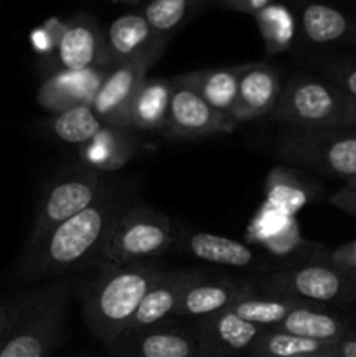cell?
<instances>
[{"instance_id":"6da1fadb","label":"cell","mask_w":356,"mask_h":357,"mask_svg":"<svg viewBox=\"0 0 356 357\" xmlns=\"http://www.w3.org/2000/svg\"><path fill=\"white\" fill-rule=\"evenodd\" d=\"M129 206L122 181L110 180L94 204L59 223L34 244V268L40 278L68 275L100 260V253L117 216Z\"/></svg>"},{"instance_id":"7a4b0ae2","label":"cell","mask_w":356,"mask_h":357,"mask_svg":"<svg viewBox=\"0 0 356 357\" xmlns=\"http://www.w3.org/2000/svg\"><path fill=\"white\" fill-rule=\"evenodd\" d=\"M98 264L100 272L82 288V309L91 335L107 347L128 328L166 267L156 260L129 265Z\"/></svg>"},{"instance_id":"3957f363","label":"cell","mask_w":356,"mask_h":357,"mask_svg":"<svg viewBox=\"0 0 356 357\" xmlns=\"http://www.w3.org/2000/svg\"><path fill=\"white\" fill-rule=\"evenodd\" d=\"M72 279L59 278L31 296L20 324L0 344V357H47L66 335Z\"/></svg>"},{"instance_id":"277c9868","label":"cell","mask_w":356,"mask_h":357,"mask_svg":"<svg viewBox=\"0 0 356 357\" xmlns=\"http://www.w3.org/2000/svg\"><path fill=\"white\" fill-rule=\"evenodd\" d=\"M269 119L306 129H341L356 126V103L335 84L297 75L281 87Z\"/></svg>"},{"instance_id":"5b68a950","label":"cell","mask_w":356,"mask_h":357,"mask_svg":"<svg viewBox=\"0 0 356 357\" xmlns=\"http://www.w3.org/2000/svg\"><path fill=\"white\" fill-rule=\"evenodd\" d=\"M175 237L166 215L143 204H129L112 225L98 261L129 265L156 260L170 250Z\"/></svg>"},{"instance_id":"8992f818","label":"cell","mask_w":356,"mask_h":357,"mask_svg":"<svg viewBox=\"0 0 356 357\" xmlns=\"http://www.w3.org/2000/svg\"><path fill=\"white\" fill-rule=\"evenodd\" d=\"M253 286L257 295L292 296L323 307L356 300V274L323 260L276 271L255 281Z\"/></svg>"},{"instance_id":"52a82bcc","label":"cell","mask_w":356,"mask_h":357,"mask_svg":"<svg viewBox=\"0 0 356 357\" xmlns=\"http://www.w3.org/2000/svg\"><path fill=\"white\" fill-rule=\"evenodd\" d=\"M276 153L321 174L356 178V135L339 129H286L278 136Z\"/></svg>"},{"instance_id":"ba28073f","label":"cell","mask_w":356,"mask_h":357,"mask_svg":"<svg viewBox=\"0 0 356 357\" xmlns=\"http://www.w3.org/2000/svg\"><path fill=\"white\" fill-rule=\"evenodd\" d=\"M110 178L103 171L75 166L59 174L42 195L31 243L37 244L59 223L79 215L100 199Z\"/></svg>"},{"instance_id":"9c48e42d","label":"cell","mask_w":356,"mask_h":357,"mask_svg":"<svg viewBox=\"0 0 356 357\" xmlns=\"http://www.w3.org/2000/svg\"><path fill=\"white\" fill-rule=\"evenodd\" d=\"M107 351L110 357H199V342L194 326L171 319L122 331Z\"/></svg>"},{"instance_id":"30bf717a","label":"cell","mask_w":356,"mask_h":357,"mask_svg":"<svg viewBox=\"0 0 356 357\" xmlns=\"http://www.w3.org/2000/svg\"><path fill=\"white\" fill-rule=\"evenodd\" d=\"M161 54H149L131 61L112 65L105 73L100 89L91 101V108L107 128L128 129V112L136 91L147 79L150 66Z\"/></svg>"},{"instance_id":"8fae6325","label":"cell","mask_w":356,"mask_h":357,"mask_svg":"<svg viewBox=\"0 0 356 357\" xmlns=\"http://www.w3.org/2000/svg\"><path fill=\"white\" fill-rule=\"evenodd\" d=\"M170 112L163 132L173 138H198V136L225 132L234 128L232 122L213 110L198 91L185 82L181 75L173 77Z\"/></svg>"},{"instance_id":"7c38bea8","label":"cell","mask_w":356,"mask_h":357,"mask_svg":"<svg viewBox=\"0 0 356 357\" xmlns=\"http://www.w3.org/2000/svg\"><path fill=\"white\" fill-rule=\"evenodd\" d=\"M58 68L82 72L89 68H110L105 31L89 14H75L63 26L56 42ZM54 70V72H56Z\"/></svg>"},{"instance_id":"4fadbf2b","label":"cell","mask_w":356,"mask_h":357,"mask_svg":"<svg viewBox=\"0 0 356 357\" xmlns=\"http://www.w3.org/2000/svg\"><path fill=\"white\" fill-rule=\"evenodd\" d=\"M264 330L241 319L230 309L195 319L199 357H248Z\"/></svg>"},{"instance_id":"5bb4252c","label":"cell","mask_w":356,"mask_h":357,"mask_svg":"<svg viewBox=\"0 0 356 357\" xmlns=\"http://www.w3.org/2000/svg\"><path fill=\"white\" fill-rule=\"evenodd\" d=\"M255 295L253 282L230 275L202 272L187 288L177 310V319H201L229 310L234 303Z\"/></svg>"},{"instance_id":"9a60e30c","label":"cell","mask_w":356,"mask_h":357,"mask_svg":"<svg viewBox=\"0 0 356 357\" xmlns=\"http://www.w3.org/2000/svg\"><path fill=\"white\" fill-rule=\"evenodd\" d=\"M110 66L149 54H163L168 40L157 37L142 13H128L114 20L105 31Z\"/></svg>"},{"instance_id":"2e32d148","label":"cell","mask_w":356,"mask_h":357,"mask_svg":"<svg viewBox=\"0 0 356 357\" xmlns=\"http://www.w3.org/2000/svg\"><path fill=\"white\" fill-rule=\"evenodd\" d=\"M281 79L279 72L265 63H250L244 65L239 79L236 108L232 119L236 124L253 119L269 117L274 110L281 94Z\"/></svg>"},{"instance_id":"e0dca14e","label":"cell","mask_w":356,"mask_h":357,"mask_svg":"<svg viewBox=\"0 0 356 357\" xmlns=\"http://www.w3.org/2000/svg\"><path fill=\"white\" fill-rule=\"evenodd\" d=\"M201 274V271H168L166 268L159 281L142 300L126 330H142V328L154 326L164 321L177 319L181 296Z\"/></svg>"},{"instance_id":"ac0fdd59","label":"cell","mask_w":356,"mask_h":357,"mask_svg":"<svg viewBox=\"0 0 356 357\" xmlns=\"http://www.w3.org/2000/svg\"><path fill=\"white\" fill-rule=\"evenodd\" d=\"M108 68H89L82 72L56 70L38 89V103L52 114H61L77 105H91Z\"/></svg>"},{"instance_id":"d6986e66","label":"cell","mask_w":356,"mask_h":357,"mask_svg":"<svg viewBox=\"0 0 356 357\" xmlns=\"http://www.w3.org/2000/svg\"><path fill=\"white\" fill-rule=\"evenodd\" d=\"M243 68L244 65L199 70V72L185 73V75H181V79L191 84L213 110L218 112L220 115H223L227 121L236 126L232 114L234 108H236Z\"/></svg>"},{"instance_id":"ffe728a7","label":"cell","mask_w":356,"mask_h":357,"mask_svg":"<svg viewBox=\"0 0 356 357\" xmlns=\"http://www.w3.org/2000/svg\"><path fill=\"white\" fill-rule=\"evenodd\" d=\"M276 328L286 333L297 335V337L328 342V344H335L351 335L349 323L344 317L328 312L323 309V305H316V303H304L297 307Z\"/></svg>"},{"instance_id":"44dd1931","label":"cell","mask_w":356,"mask_h":357,"mask_svg":"<svg viewBox=\"0 0 356 357\" xmlns=\"http://www.w3.org/2000/svg\"><path fill=\"white\" fill-rule=\"evenodd\" d=\"M171 79H145L136 91L128 112V128L163 131L171 100Z\"/></svg>"},{"instance_id":"7402d4cb","label":"cell","mask_w":356,"mask_h":357,"mask_svg":"<svg viewBox=\"0 0 356 357\" xmlns=\"http://www.w3.org/2000/svg\"><path fill=\"white\" fill-rule=\"evenodd\" d=\"M185 248L192 257L215 265L227 267H250L257 261L253 248L236 239L208 232H195L187 236Z\"/></svg>"},{"instance_id":"603a6c76","label":"cell","mask_w":356,"mask_h":357,"mask_svg":"<svg viewBox=\"0 0 356 357\" xmlns=\"http://www.w3.org/2000/svg\"><path fill=\"white\" fill-rule=\"evenodd\" d=\"M353 30L349 17L337 7L307 2L300 9V31L311 44L327 45L342 40Z\"/></svg>"},{"instance_id":"cb8c5ba5","label":"cell","mask_w":356,"mask_h":357,"mask_svg":"<svg viewBox=\"0 0 356 357\" xmlns=\"http://www.w3.org/2000/svg\"><path fill=\"white\" fill-rule=\"evenodd\" d=\"M124 129L107 128L105 126L89 143L82 145L84 166L93 167L98 171H110L122 166L135 152L129 136H126Z\"/></svg>"},{"instance_id":"d4e9b609","label":"cell","mask_w":356,"mask_h":357,"mask_svg":"<svg viewBox=\"0 0 356 357\" xmlns=\"http://www.w3.org/2000/svg\"><path fill=\"white\" fill-rule=\"evenodd\" d=\"M212 0H145L142 14L157 37L170 40Z\"/></svg>"},{"instance_id":"484cf974","label":"cell","mask_w":356,"mask_h":357,"mask_svg":"<svg viewBox=\"0 0 356 357\" xmlns=\"http://www.w3.org/2000/svg\"><path fill=\"white\" fill-rule=\"evenodd\" d=\"M316 197V188L285 167H274L265 183V202L293 216Z\"/></svg>"},{"instance_id":"4316f807","label":"cell","mask_w":356,"mask_h":357,"mask_svg":"<svg viewBox=\"0 0 356 357\" xmlns=\"http://www.w3.org/2000/svg\"><path fill=\"white\" fill-rule=\"evenodd\" d=\"M337 344V342H335ZM335 344L316 342L309 338L286 333L278 328H265L251 349L253 357H297V356H327L334 354Z\"/></svg>"},{"instance_id":"83f0119b","label":"cell","mask_w":356,"mask_h":357,"mask_svg":"<svg viewBox=\"0 0 356 357\" xmlns=\"http://www.w3.org/2000/svg\"><path fill=\"white\" fill-rule=\"evenodd\" d=\"M304 300L292 298V296H276V295H251L239 300L230 307L236 316L248 321L251 324H257L260 328H276L283 323L286 316L297 307L304 305Z\"/></svg>"},{"instance_id":"f1b7e54d","label":"cell","mask_w":356,"mask_h":357,"mask_svg":"<svg viewBox=\"0 0 356 357\" xmlns=\"http://www.w3.org/2000/svg\"><path fill=\"white\" fill-rule=\"evenodd\" d=\"M49 128L61 142L82 146L89 143L105 126L96 117L91 105H77L61 114H56L49 122Z\"/></svg>"},{"instance_id":"f546056e","label":"cell","mask_w":356,"mask_h":357,"mask_svg":"<svg viewBox=\"0 0 356 357\" xmlns=\"http://www.w3.org/2000/svg\"><path fill=\"white\" fill-rule=\"evenodd\" d=\"M255 17H257L258 30L264 38L265 47L271 54L286 51L293 44L295 21L285 6L272 2L264 10L255 14Z\"/></svg>"},{"instance_id":"4dcf8cb0","label":"cell","mask_w":356,"mask_h":357,"mask_svg":"<svg viewBox=\"0 0 356 357\" xmlns=\"http://www.w3.org/2000/svg\"><path fill=\"white\" fill-rule=\"evenodd\" d=\"M293 222V216L286 215L281 209H276L274 206L264 202L260 211L251 222L250 229H248V236L257 243H265V241L272 239V237L279 236L290 223Z\"/></svg>"},{"instance_id":"1f68e13d","label":"cell","mask_w":356,"mask_h":357,"mask_svg":"<svg viewBox=\"0 0 356 357\" xmlns=\"http://www.w3.org/2000/svg\"><path fill=\"white\" fill-rule=\"evenodd\" d=\"M330 82L335 84L353 103H356V65L355 63H342L334 65L327 70Z\"/></svg>"},{"instance_id":"d6a6232c","label":"cell","mask_w":356,"mask_h":357,"mask_svg":"<svg viewBox=\"0 0 356 357\" xmlns=\"http://www.w3.org/2000/svg\"><path fill=\"white\" fill-rule=\"evenodd\" d=\"M320 260L328 261V264L335 265V267L342 268V271L356 274V239H353L348 244H342V246L330 251V253H325Z\"/></svg>"},{"instance_id":"836d02e7","label":"cell","mask_w":356,"mask_h":357,"mask_svg":"<svg viewBox=\"0 0 356 357\" xmlns=\"http://www.w3.org/2000/svg\"><path fill=\"white\" fill-rule=\"evenodd\" d=\"M274 0H212V3L215 6L223 7V9L237 10V13L244 14H258L260 10H264L265 7L271 6Z\"/></svg>"},{"instance_id":"e575fe53","label":"cell","mask_w":356,"mask_h":357,"mask_svg":"<svg viewBox=\"0 0 356 357\" xmlns=\"http://www.w3.org/2000/svg\"><path fill=\"white\" fill-rule=\"evenodd\" d=\"M330 202L356 218V190H351L348 187L337 190L330 197Z\"/></svg>"},{"instance_id":"d590c367","label":"cell","mask_w":356,"mask_h":357,"mask_svg":"<svg viewBox=\"0 0 356 357\" xmlns=\"http://www.w3.org/2000/svg\"><path fill=\"white\" fill-rule=\"evenodd\" d=\"M31 42H34V45L37 47V51H42V52L49 51V49L56 45V40L52 38L51 30H49L47 26L35 30L34 33H31Z\"/></svg>"},{"instance_id":"8d00e7d4","label":"cell","mask_w":356,"mask_h":357,"mask_svg":"<svg viewBox=\"0 0 356 357\" xmlns=\"http://www.w3.org/2000/svg\"><path fill=\"white\" fill-rule=\"evenodd\" d=\"M335 357H356V335H348L334 347Z\"/></svg>"},{"instance_id":"74e56055","label":"cell","mask_w":356,"mask_h":357,"mask_svg":"<svg viewBox=\"0 0 356 357\" xmlns=\"http://www.w3.org/2000/svg\"><path fill=\"white\" fill-rule=\"evenodd\" d=\"M346 187L351 188V190H356V178H351V180L346 181Z\"/></svg>"},{"instance_id":"f35d334b","label":"cell","mask_w":356,"mask_h":357,"mask_svg":"<svg viewBox=\"0 0 356 357\" xmlns=\"http://www.w3.org/2000/svg\"><path fill=\"white\" fill-rule=\"evenodd\" d=\"M248 357H253V356H248ZM297 357H335L334 354H327V356H297Z\"/></svg>"}]
</instances>
